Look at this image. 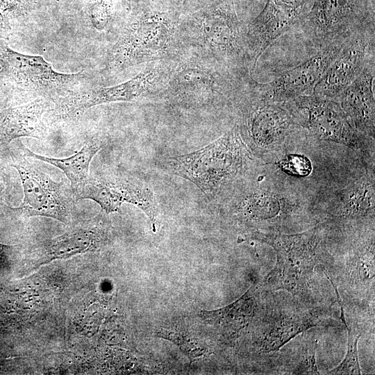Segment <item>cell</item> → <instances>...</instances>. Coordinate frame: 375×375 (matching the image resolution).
<instances>
[{"label":"cell","instance_id":"obj_12","mask_svg":"<svg viewBox=\"0 0 375 375\" xmlns=\"http://www.w3.org/2000/svg\"><path fill=\"white\" fill-rule=\"evenodd\" d=\"M156 76L155 69L147 67L135 77L115 86L72 92L59 99L54 114L59 119H72L97 105L135 101L147 92Z\"/></svg>","mask_w":375,"mask_h":375},{"label":"cell","instance_id":"obj_3","mask_svg":"<svg viewBox=\"0 0 375 375\" xmlns=\"http://www.w3.org/2000/svg\"><path fill=\"white\" fill-rule=\"evenodd\" d=\"M297 25L319 48L374 25V0H310Z\"/></svg>","mask_w":375,"mask_h":375},{"label":"cell","instance_id":"obj_21","mask_svg":"<svg viewBox=\"0 0 375 375\" xmlns=\"http://www.w3.org/2000/svg\"><path fill=\"white\" fill-rule=\"evenodd\" d=\"M374 180L364 177L344 191L337 214L347 217H362L374 211Z\"/></svg>","mask_w":375,"mask_h":375},{"label":"cell","instance_id":"obj_11","mask_svg":"<svg viewBox=\"0 0 375 375\" xmlns=\"http://www.w3.org/2000/svg\"><path fill=\"white\" fill-rule=\"evenodd\" d=\"M276 306V302H265L261 334L258 339L259 352L269 353L279 350L297 335L318 326H328L329 322L317 310L299 306Z\"/></svg>","mask_w":375,"mask_h":375},{"label":"cell","instance_id":"obj_23","mask_svg":"<svg viewBox=\"0 0 375 375\" xmlns=\"http://www.w3.org/2000/svg\"><path fill=\"white\" fill-rule=\"evenodd\" d=\"M175 83L177 88L185 92L211 91L215 85L212 76L203 70L197 68H188L181 70L176 76Z\"/></svg>","mask_w":375,"mask_h":375},{"label":"cell","instance_id":"obj_20","mask_svg":"<svg viewBox=\"0 0 375 375\" xmlns=\"http://www.w3.org/2000/svg\"><path fill=\"white\" fill-rule=\"evenodd\" d=\"M232 201V212L239 219L251 222L274 219L283 215L282 200L263 190H245Z\"/></svg>","mask_w":375,"mask_h":375},{"label":"cell","instance_id":"obj_22","mask_svg":"<svg viewBox=\"0 0 375 375\" xmlns=\"http://www.w3.org/2000/svg\"><path fill=\"white\" fill-rule=\"evenodd\" d=\"M332 283L338 303L340 305V319L345 325L348 332V343L347 351L343 360L334 369L329 371V374H360L361 369L359 364L358 353V342L361 335V331L358 328L356 324L352 322H347L344 317V308L343 306L342 299L339 295L337 287Z\"/></svg>","mask_w":375,"mask_h":375},{"label":"cell","instance_id":"obj_16","mask_svg":"<svg viewBox=\"0 0 375 375\" xmlns=\"http://www.w3.org/2000/svg\"><path fill=\"white\" fill-rule=\"evenodd\" d=\"M374 61L334 99L351 124L367 137H374Z\"/></svg>","mask_w":375,"mask_h":375},{"label":"cell","instance_id":"obj_26","mask_svg":"<svg viewBox=\"0 0 375 375\" xmlns=\"http://www.w3.org/2000/svg\"><path fill=\"white\" fill-rule=\"evenodd\" d=\"M278 3L298 10L301 15L308 10L310 0H275Z\"/></svg>","mask_w":375,"mask_h":375},{"label":"cell","instance_id":"obj_31","mask_svg":"<svg viewBox=\"0 0 375 375\" xmlns=\"http://www.w3.org/2000/svg\"><path fill=\"white\" fill-rule=\"evenodd\" d=\"M1 169H0V176H1Z\"/></svg>","mask_w":375,"mask_h":375},{"label":"cell","instance_id":"obj_29","mask_svg":"<svg viewBox=\"0 0 375 375\" xmlns=\"http://www.w3.org/2000/svg\"><path fill=\"white\" fill-rule=\"evenodd\" d=\"M5 187L3 184H0V203L2 202L4 198Z\"/></svg>","mask_w":375,"mask_h":375},{"label":"cell","instance_id":"obj_5","mask_svg":"<svg viewBox=\"0 0 375 375\" xmlns=\"http://www.w3.org/2000/svg\"><path fill=\"white\" fill-rule=\"evenodd\" d=\"M283 103L295 122L316 138L354 149L366 147L367 137L351 124L337 101L306 94Z\"/></svg>","mask_w":375,"mask_h":375},{"label":"cell","instance_id":"obj_27","mask_svg":"<svg viewBox=\"0 0 375 375\" xmlns=\"http://www.w3.org/2000/svg\"><path fill=\"white\" fill-rule=\"evenodd\" d=\"M10 30L8 15L0 9V39L6 38Z\"/></svg>","mask_w":375,"mask_h":375},{"label":"cell","instance_id":"obj_25","mask_svg":"<svg viewBox=\"0 0 375 375\" xmlns=\"http://www.w3.org/2000/svg\"><path fill=\"white\" fill-rule=\"evenodd\" d=\"M88 16L94 28L98 31L104 30L111 17L108 5L103 0H95L89 6Z\"/></svg>","mask_w":375,"mask_h":375},{"label":"cell","instance_id":"obj_1","mask_svg":"<svg viewBox=\"0 0 375 375\" xmlns=\"http://www.w3.org/2000/svg\"><path fill=\"white\" fill-rule=\"evenodd\" d=\"M249 160V151L234 129L197 151L166 158L160 167L190 181L212 200L238 182Z\"/></svg>","mask_w":375,"mask_h":375},{"label":"cell","instance_id":"obj_13","mask_svg":"<svg viewBox=\"0 0 375 375\" xmlns=\"http://www.w3.org/2000/svg\"><path fill=\"white\" fill-rule=\"evenodd\" d=\"M206 43L225 60H235L246 48L233 0H217L195 15Z\"/></svg>","mask_w":375,"mask_h":375},{"label":"cell","instance_id":"obj_19","mask_svg":"<svg viewBox=\"0 0 375 375\" xmlns=\"http://www.w3.org/2000/svg\"><path fill=\"white\" fill-rule=\"evenodd\" d=\"M102 147V140L99 138H94L74 155L62 158L42 156L24 146L19 149L29 158L49 163L61 169L68 178L72 191L76 195L87 181L90 162Z\"/></svg>","mask_w":375,"mask_h":375},{"label":"cell","instance_id":"obj_4","mask_svg":"<svg viewBox=\"0 0 375 375\" xmlns=\"http://www.w3.org/2000/svg\"><path fill=\"white\" fill-rule=\"evenodd\" d=\"M19 150L10 155L12 166L22 182L24 198L18 208L12 209L26 217H47L70 224L77 201L72 188L65 182L53 181Z\"/></svg>","mask_w":375,"mask_h":375},{"label":"cell","instance_id":"obj_14","mask_svg":"<svg viewBox=\"0 0 375 375\" xmlns=\"http://www.w3.org/2000/svg\"><path fill=\"white\" fill-rule=\"evenodd\" d=\"M254 104L247 117L246 129L252 144L260 149L281 142L297 124L283 103L262 100L254 92Z\"/></svg>","mask_w":375,"mask_h":375},{"label":"cell","instance_id":"obj_30","mask_svg":"<svg viewBox=\"0 0 375 375\" xmlns=\"http://www.w3.org/2000/svg\"><path fill=\"white\" fill-rule=\"evenodd\" d=\"M135 1H142V0H134Z\"/></svg>","mask_w":375,"mask_h":375},{"label":"cell","instance_id":"obj_17","mask_svg":"<svg viewBox=\"0 0 375 375\" xmlns=\"http://www.w3.org/2000/svg\"><path fill=\"white\" fill-rule=\"evenodd\" d=\"M106 214L103 211L77 228L43 242L38 251L40 259L65 258L99 247L108 236Z\"/></svg>","mask_w":375,"mask_h":375},{"label":"cell","instance_id":"obj_8","mask_svg":"<svg viewBox=\"0 0 375 375\" xmlns=\"http://www.w3.org/2000/svg\"><path fill=\"white\" fill-rule=\"evenodd\" d=\"M0 72L18 86L47 95H67L85 75L56 72L42 56L23 54L0 39Z\"/></svg>","mask_w":375,"mask_h":375},{"label":"cell","instance_id":"obj_15","mask_svg":"<svg viewBox=\"0 0 375 375\" xmlns=\"http://www.w3.org/2000/svg\"><path fill=\"white\" fill-rule=\"evenodd\" d=\"M301 13L275 0L267 2L257 17L249 25L245 46L253 60V65L262 52L278 38L297 24Z\"/></svg>","mask_w":375,"mask_h":375},{"label":"cell","instance_id":"obj_10","mask_svg":"<svg viewBox=\"0 0 375 375\" xmlns=\"http://www.w3.org/2000/svg\"><path fill=\"white\" fill-rule=\"evenodd\" d=\"M374 61V25L348 37L310 94L335 99L371 62Z\"/></svg>","mask_w":375,"mask_h":375},{"label":"cell","instance_id":"obj_9","mask_svg":"<svg viewBox=\"0 0 375 375\" xmlns=\"http://www.w3.org/2000/svg\"><path fill=\"white\" fill-rule=\"evenodd\" d=\"M346 39L319 47L315 54L297 66L283 71L269 82L256 83V94L262 100L275 103H283L301 95L310 94L338 55Z\"/></svg>","mask_w":375,"mask_h":375},{"label":"cell","instance_id":"obj_24","mask_svg":"<svg viewBox=\"0 0 375 375\" xmlns=\"http://www.w3.org/2000/svg\"><path fill=\"white\" fill-rule=\"evenodd\" d=\"M279 166L289 174L305 176L308 175L312 169L310 160L305 156L297 154H290L279 162Z\"/></svg>","mask_w":375,"mask_h":375},{"label":"cell","instance_id":"obj_2","mask_svg":"<svg viewBox=\"0 0 375 375\" xmlns=\"http://www.w3.org/2000/svg\"><path fill=\"white\" fill-rule=\"evenodd\" d=\"M250 239L271 246L276 254V263L265 276L262 288L285 290L302 302L308 301L321 242L317 231L292 235L252 231L244 234L242 240Z\"/></svg>","mask_w":375,"mask_h":375},{"label":"cell","instance_id":"obj_28","mask_svg":"<svg viewBox=\"0 0 375 375\" xmlns=\"http://www.w3.org/2000/svg\"><path fill=\"white\" fill-rule=\"evenodd\" d=\"M12 249L11 246L0 243V269L8 265L9 256Z\"/></svg>","mask_w":375,"mask_h":375},{"label":"cell","instance_id":"obj_18","mask_svg":"<svg viewBox=\"0 0 375 375\" xmlns=\"http://www.w3.org/2000/svg\"><path fill=\"white\" fill-rule=\"evenodd\" d=\"M47 108L42 99L0 111V151L8 149L10 143L22 137L42 140L47 135L42 115Z\"/></svg>","mask_w":375,"mask_h":375},{"label":"cell","instance_id":"obj_7","mask_svg":"<svg viewBox=\"0 0 375 375\" xmlns=\"http://www.w3.org/2000/svg\"><path fill=\"white\" fill-rule=\"evenodd\" d=\"M174 13L147 11L132 22L115 44L110 64L122 68L160 56L173 30Z\"/></svg>","mask_w":375,"mask_h":375},{"label":"cell","instance_id":"obj_6","mask_svg":"<svg viewBox=\"0 0 375 375\" xmlns=\"http://www.w3.org/2000/svg\"><path fill=\"white\" fill-rule=\"evenodd\" d=\"M76 199H90L107 214L117 211L124 203L134 205L149 219L153 232L159 214L151 187L128 173L116 172L97 178L90 176Z\"/></svg>","mask_w":375,"mask_h":375}]
</instances>
